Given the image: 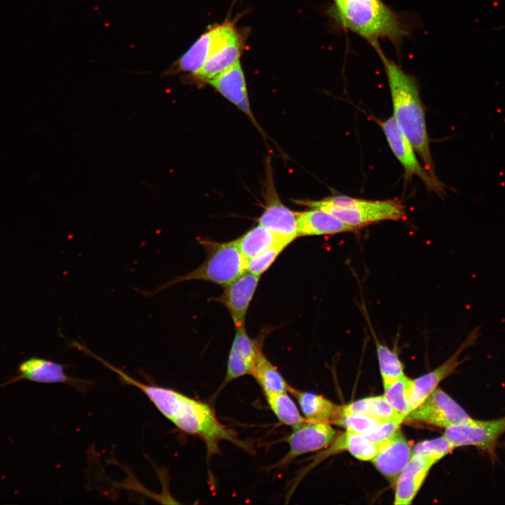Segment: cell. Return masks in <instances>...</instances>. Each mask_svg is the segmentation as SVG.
Here are the masks:
<instances>
[{
  "label": "cell",
  "instance_id": "e0dca14e",
  "mask_svg": "<svg viewBox=\"0 0 505 505\" xmlns=\"http://www.w3.org/2000/svg\"><path fill=\"white\" fill-rule=\"evenodd\" d=\"M436 463L437 462L431 457L412 454L396 479L394 504H411Z\"/></svg>",
  "mask_w": 505,
  "mask_h": 505
},
{
  "label": "cell",
  "instance_id": "8992f818",
  "mask_svg": "<svg viewBox=\"0 0 505 505\" xmlns=\"http://www.w3.org/2000/svg\"><path fill=\"white\" fill-rule=\"evenodd\" d=\"M474 420L452 397L437 387L404 421L447 428L469 424Z\"/></svg>",
  "mask_w": 505,
  "mask_h": 505
},
{
  "label": "cell",
  "instance_id": "4dcf8cb0",
  "mask_svg": "<svg viewBox=\"0 0 505 505\" xmlns=\"http://www.w3.org/2000/svg\"><path fill=\"white\" fill-rule=\"evenodd\" d=\"M384 422L366 415H349L342 416L335 424L348 431L365 435L372 432Z\"/></svg>",
  "mask_w": 505,
  "mask_h": 505
},
{
  "label": "cell",
  "instance_id": "83f0119b",
  "mask_svg": "<svg viewBox=\"0 0 505 505\" xmlns=\"http://www.w3.org/2000/svg\"><path fill=\"white\" fill-rule=\"evenodd\" d=\"M411 379L405 375L393 383L384 386V397L395 412L405 419L410 412L408 400V391Z\"/></svg>",
  "mask_w": 505,
  "mask_h": 505
},
{
  "label": "cell",
  "instance_id": "ac0fdd59",
  "mask_svg": "<svg viewBox=\"0 0 505 505\" xmlns=\"http://www.w3.org/2000/svg\"><path fill=\"white\" fill-rule=\"evenodd\" d=\"M208 83L226 99L250 118H253L249 103L246 82L239 60Z\"/></svg>",
  "mask_w": 505,
  "mask_h": 505
},
{
  "label": "cell",
  "instance_id": "30bf717a",
  "mask_svg": "<svg viewBox=\"0 0 505 505\" xmlns=\"http://www.w3.org/2000/svg\"><path fill=\"white\" fill-rule=\"evenodd\" d=\"M238 34L234 26L230 22L213 25L191 45L175 63L169 72L194 73L217 48Z\"/></svg>",
  "mask_w": 505,
  "mask_h": 505
},
{
  "label": "cell",
  "instance_id": "ffe728a7",
  "mask_svg": "<svg viewBox=\"0 0 505 505\" xmlns=\"http://www.w3.org/2000/svg\"><path fill=\"white\" fill-rule=\"evenodd\" d=\"M243 39L238 33L233 39L217 48L194 73L196 80L208 82L239 60Z\"/></svg>",
  "mask_w": 505,
  "mask_h": 505
},
{
  "label": "cell",
  "instance_id": "6da1fadb",
  "mask_svg": "<svg viewBox=\"0 0 505 505\" xmlns=\"http://www.w3.org/2000/svg\"><path fill=\"white\" fill-rule=\"evenodd\" d=\"M90 356L117 374L122 382L139 389L177 428L200 438L206 444L208 456L219 452L220 443L223 440L248 450L246 443L239 440L235 431L220 423L208 403L170 388L142 383L94 353Z\"/></svg>",
  "mask_w": 505,
  "mask_h": 505
},
{
  "label": "cell",
  "instance_id": "603a6c76",
  "mask_svg": "<svg viewBox=\"0 0 505 505\" xmlns=\"http://www.w3.org/2000/svg\"><path fill=\"white\" fill-rule=\"evenodd\" d=\"M235 241L246 260L258 255L276 243L283 242L290 244L289 242L281 238L260 224L250 229Z\"/></svg>",
  "mask_w": 505,
  "mask_h": 505
},
{
  "label": "cell",
  "instance_id": "7a4b0ae2",
  "mask_svg": "<svg viewBox=\"0 0 505 505\" xmlns=\"http://www.w3.org/2000/svg\"><path fill=\"white\" fill-rule=\"evenodd\" d=\"M376 50L386 75L393 107L392 116L422 159L425 168L434 179L438 180L431 153L425 111L418 83L415 77L387 58L380 48Z\"/></svg>",
  "mask_w": 505,
  "mask_h": 505
},
{
  "label": "cell",
  "instance_id": "cb8c5ba5",
  "mask_svg": "<svg viewBox=\"0 0 505 505\" xmlns=\"http://www.w3.org/2000/svg\"><path fill=\"white\" fill-rule=\"evenodd\" d=\"M349 415H366L381 421H387L394 417L404 420L398 415L383 395L362 398L342 406V416Z\"/></svg>",
  "mask_w": 505,
  "mask_h": 505
},
{
  "label": "cell",
  "instance_id": "7c38bea8",
  "mask_svg": "<svg viewBox=\"0 0 505 505\" xmlns=\"http://www.w3.org/2000/svg\"><path fill=\"white\" fill-rule=\"evenodd\" d=\"M22 379L43 384L62 383L83 389L89 383L66 374L62 364L39 357H32L22 361L18 367V375L11 377L0 386Z\"/></svg>",
  "mask_w": 505,
  "mask_h": 505
},
{
  "label": "cell",
  "instance_id": "d4e9b609",
  "mask_svg": "<svg viewBox=\"0 0 505 505\" xmlns=\"http://www.w3.org/2000/svg\"><path fill=\"white\" fill-rule=\"evenodd\" d=\"M262 389L264 393L272 391H288L289 385L278 369L261 350L250 374Z\"/></svg>",
  "mask_w": 505,
  "mask_h": 505
},
{
  "label": "cell",
  "instance_id": "277c9868",
  "mask_svg": "<svg viewBox=\"0 0 505 505\" xmlns=\"http://www.w3.org/2000/svg\"><path fill=\"white\" fill-rule=\"evenodd\" d=\"M296 203L323 210L356 229L382 221L406 218L405 206L396 200L372 201L344 195L321 200H295Z\"/></svg>",
  "mask_w": 505,
  "mask_h": 505
},
{
  "label": "cell",
  "instance_id": "7402d4cb",
  "mask_svg": "<svg viewBox=\"0 0 505 505\" xmlns=\"http://www.w3.org/2000/svg\"><path fill=\"white\" fill-rule=\"evenodd\" d=\"M290 392L297 400L307 421L335 424L341 417L342 406L311 392L299 391L289 386Z\"/></svg>",
  "mask_w": 505,
  "mask_h": 505
},
{
  "label": "cell",
  "instance_id": "5bb4252c",
  "mask_svg": "<svg viewBox=\"0 0 505 505\" xmlns=\"http://www.w3.org/2000/svg\"><path fill=\"white\" fill-rule=\"evenodd\" d=\"M230 349L227 371L221 388L247 374L250 375L256 358L262 350V342L248 335L245 325L236 328Z\"/></svg>",
  "mask_w": 505,
  "mask_h": 505
},
{
  "label": "cell",
  "instance_id": "5b68a950",
  "mask_svg": "<svg viewBox=\"0 0 505 505\" xmlns=\"http://www.w3.org/2000/svg\"><path fill=\"white\" fill-rule=\"evenodd\" d=\"M201 243L207 257L199 267L169 281L152 292L141 293L145 297H151L173 285L193 280L208 281L225 287L246 271V259L235 241L218 243L202 240Z\"/></svg>",
  "mask_w": 505,
  "mask_h": 505
},
{
  "label": "cell",
  "instance_id": "9a60e30c",
  "mask_svg": "<svg viewBox=\"0 0 505 505\" xmlns=\"http://www.w3.org/2000/svg\"><path fill=\"white\" fill-rule=\"evenodd\" d=\"M377 445V452L371 461L389 481L396 483L412 457L411 447L400 431Z\"/></svg>",
  "mask_w": 505,
  "mask_h": 505
},
{
  "label": "cell",
  "instance_id": "2e32d148",
  "mask_svg": "<svg viewBox=\"0 0 505 505\" xmlns=\"http://www.w3.org/2000/svg\"><path fill=\"white\" fill-rule=\"evenodd\" d=\"M267 192V204L258 223L290 243L298 236L297 213L286 207L270 187Z\"/></svg>",
  "mask_w": 505,
  "mask_h": 505
},
{
  "label": "cell",
  "instance_id": "8fae6325",
  "mask_svg": "<svg viewBox=\"0 0 505 505\" xmlns=\"http://www.w3.org/2000/svg\"><path fill=\"white\" fill-rule=\"evenodd\" d=\"M480 334V326H478L468 335L456 351L442 365L426 375L411 379L408 391L410 412L422 404L442 380L455 371L460 364L458 359L461 354L473 346Z\"/></svg>",
  "mask_w": 505,
  "mask_h": 505
},
{
  "label": "cell",
  "instance_id": "52a82bcc",
  "mask_svg": "<svg viewBox=\"0 0 505 505\" xmlns=\"http://www.w3.org/2000/svg\"><path fill=\"white\" fill-rule=\"evenodd\" d=\"M377 122L383 130L389 147L404 169L405 179L409 180L412 176H417L422 180L428 190L435 191L440 196L445 194L444 185L439 180L434 179L419 163L415 148L393 117Z\"/></svg>",
  "mask_w": 505,
  "mask_h": 505
},
{
  "label": "cell",
  "instance_id": "d6986e66",
  "mask_svg": "<svg viewBox=\"0 0 505 505\" xmlns=\"http://www.w3.org/2000/svg\"><path fill=\"white\" fill-rule=\"evenodd\" d=\"M330 447L317 455L312 463L304 471L301 472L302 477L305 472L316 466L320 461L328 456L342 450H347L356 459L361 461H371L376 455L378 445L368 440L363 434L346 431L344 433L337 436Z\"/></svg>",
  "mask_w": 505,
  "mask_h": 505
},
{
  "label": "cell",
  "instance_id": "f1b7e54d",
  "mask_svg": "<svg viewBox=\"0 0 505 505\" xmlns=\"http://www.w3.org/2000/svg\"><path fill=\"white\" fill-rule=\"evenodd\" d=\"M288 245V243L283 242L276 243L258 255L246 260V271L260 276Z\"/></svg>",
  "mask_w": 505,
  "mask_h": 505
},
{
  "label": "cell",
  "instance_id": "484cf974",
  "mask_svg": "<svg viewBox=\"0 0 505 505\" xmlns=\"http://www.w3.org/2000/svg\"><path fill=\"white\" fill-rule=\"evenodd\" d=\"M264 396L270 409L282 424L293 427L307 420L288 391L267 392Z\"/></svg>",
  "mask_w": 505,
  "mask_h": 505
},
{
  "label": "cell",
  "instance_id": "3957f363",
  "mask_svg": "<svg viewBox=\"0 0 505 505\" xmlns=\"http://www.w3.org/2000/svg\"><path fill=\"white\" fill-rule=\"evenodd\" d=\"M336 12L343 28L368 41L375 50L379 39L398 45L408 33L398 14L382 0H345Z\"/></svg>",
  "mask_w": 505,
  "mask_h": 505
},
{
  "label": "cell",
  "instance_id": "9c48e42d",
  "mask_svg": "<svg viewBox=\"0 0 505 505\" xmlns=\"http://www.w3.org/2000/svg\"><path fill=\"white\" fill-rule=\"evenodd\" d=\"M292 429V433L285 439L289 450L276 466H285L302 454L328 447L337 434L330 424L307 420Z\"/></svg>",
  "mask_w": 505,
  "mask_h": 505
},
{
  "label": "cell",
  "instance_id": "4316f807",
  "mask_svg": "<svg viewBox=\"0 0 505 505\" xmlns=\"http://www.w3.org/2000/svg\"><path fill=\"white\" fill-rule=\"evenodd\" d=\"M371 331L375 339L379 370L384 387L405 375L403 365L398 354L382 344L375 337L372 329Z\"/></svg>",
  "mask_w": 505,
  "mask_h": 505
},
{
  "label": "cell",
  "instance_id": "ba28073f",
  "mask_svg": "<svg viewBox=\"0 0 505 505\" xmlns=\"http://www.w3.org/2000/svg\"><path fill=\"white\" fill-rule=\"evenodd\" d=\"M505 433V416L492 420L475 419L473 422L445 428L443 436L455 447L474 446L496 457V447Z\"/></svg>",
  "mask_w": 505,
  "mask_h": 505
},
{
  "label": "cell",
  "instance_id": "4fadbf2b",
  "mask_svg": "<svg viewBox=\"0 0 505 505\" xmlns=\"http://www.w3.org/2000/svg\"><path fill=\"white\" fill-rule=\"evenodd\" d=\"M259 280V276L245 271L225 286L223 293L215 299L228 310L236 328L245 325L246 313Z\"/></svg>",
  "mask_w": 505,
  "mask_h": 505
},
{
  "label": "cell",
  "instance_id": "1f68e13d",
  "mask_svg": "<svg viewBox=\"0 0 505 505\" xmlns=\"http://www.w3.org/2000/svg\"><path fill=\"white\" fill-rule=\"evenodd\" d=\"M404 420L400 417H394L381 424L372 432L363 434L368 440L379 443L397 432Z\"/></svg>",
  "mask_w": 505,
  "mask_h": 505
},
{
  "label": "cell",
  "instance_id": "44dd1931",
  "mask_svg": "<svg viewBox=\"0 0 505 505\" xmlns=\"http://www.w3.org/2000/svg\"><path fill=\"white\" fill-rule=\"evenodd\" d=\"M297 220L298 236L333 235L356 230L330 214L316 208L297 212Z\"/></svg>",
  "mask_w": 505,
  "mask_h": 505
},
{
  "label": "cell",
  "instance_id": "d6a6232c",
  "mask_svg": "<svg viewBox=\"0 0 505 505\" xmlns=\"http://www.w3.org/2000/svg\"><path fill=\"white\" fill-rule=\"evenodd\" d=\"M335 5L336 11H339L342 6L345 0H332Z\"/></svg>",
  "mask_w": 505,
  "mask_h": 505
},
{
  "label": "cell",
  "instance_id": "f546056e",
  "mask_svg": "<svg viewBox=\"0 0 505 505\" xmlns=\"http://www.w3.org/2000/svg\"><path fill=\"white\" fill-rule=\"evenodd\" d=\"M454 449L455 447L443 436L418 443L412 450V454L429 457L438 462Z\"/></svg>",
  "mask_w": 505,
  "mask_h": 505
}]
</instances>
